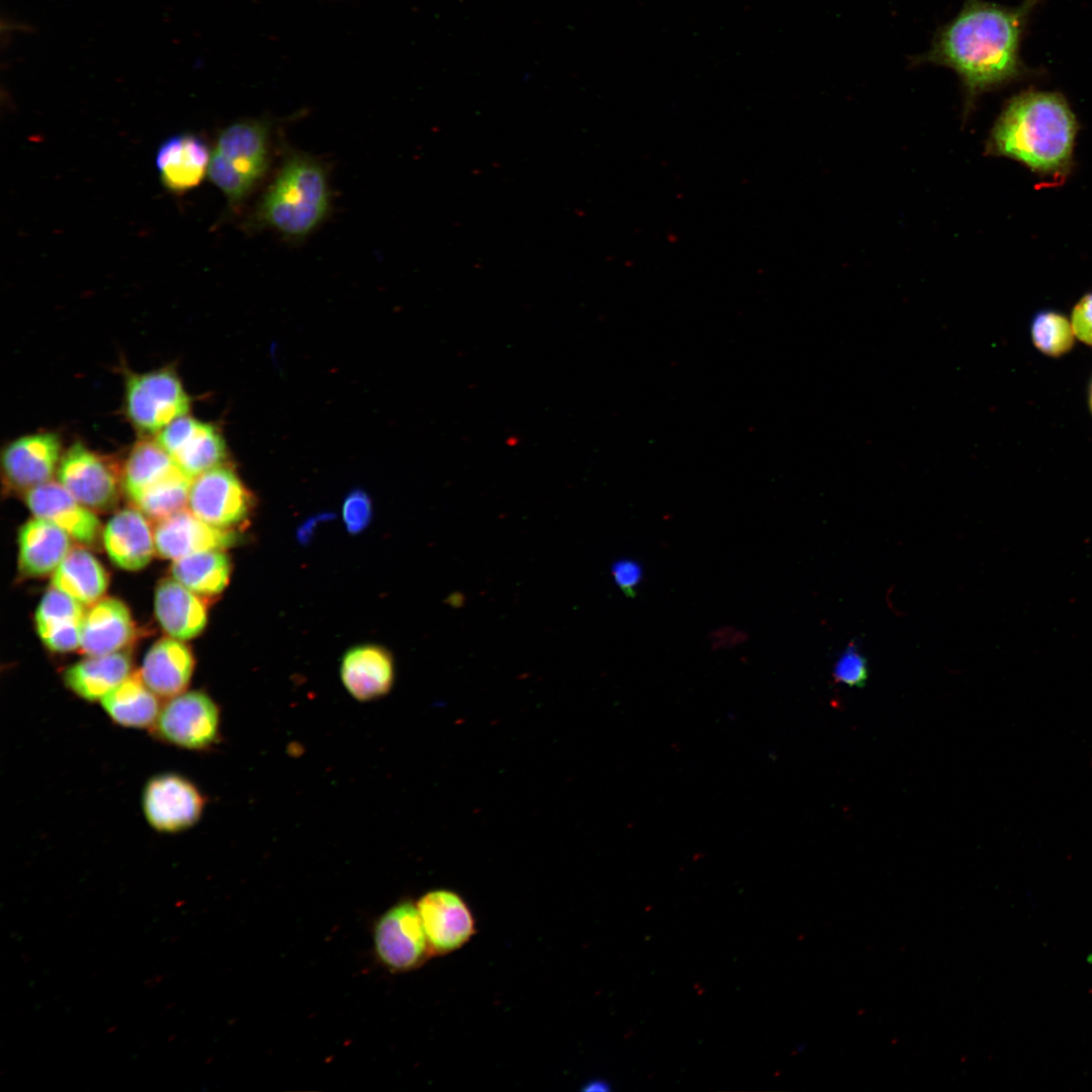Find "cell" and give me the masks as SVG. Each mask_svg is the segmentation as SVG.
I'll return each instance as SVG.
<instances>
[{
    "mask_svg": "<svg viewBox=\"0 0 1092 1092\" xmlns=\"http://www.w3.org/2000/svg\"><path fill=\"white\" fill-rule=\"evenodd\" d=\"M1024 0L1010 8L984 0H964L960 12L940 26L917 64L951 69L966 93V114L976 98L1021 75L1020 38L1032 7Z\"/></svg>",
    "mask_w": 1092,
    "mask_h": 1092,
    "instance_id": "obj_1",
    "label": "cell"
},
{
    "mask_svg": "<svg viewBox=\"0 0 1092 1092\" xmlns=\"http://www.w3.org/2000/svg\"><path fill=\"white\" fill-rule=\"evenodd\" d=\"M1077 132V119L1061 94L1025 91L1004 106L986 148L1060 183L1072 170Z\"/></svg>",
    "mask_w": 1092,
    "mask_h": 1092,
    "instance_id": "obj_2",
    "label": "cell"
},
{
    "mask_svg": "<svg viewBox=\"0 0 1092 1092\" xmlns=\"http://www.w3.org/2000/svg\"><path fill=\"white\" fill-rule=\"evenodd\" d=\"M328 171L315 157L288 150L251 215L253 229H267L291 242L312 234L328 216Z\"/></svg>",
    "mask_w": 1092,
    "mask_h": 1092,
    "instance_id": "obj_3",
    "label": "cell"
},
{
    "mask_svg": "<svg viewBox=\"0 0 1092 1092\" xmlns=\"http://www.w3.org/2000/svg\"><path fill=\"white\" fill-rule=\"evenodd\" d=\"M271 123L260 118L238 120L219 131L207 176L232 208H240L264 180L271 164Z\"/></svg>",
    "mask_w": 1092,
    "mask_h": 1092,
    "instance_id": "obj_4",
    "label": "cell"
},
{
    "mask_svg": "<svg viewBox=\"0 0 1092 1092\" xmlns=\"http://www.w3.org/2000/svg\"><path fill=\"white\" fill-rule=\"evenodd\" d=\"M125 413L141 433H159L175 419L188 414L190 398L175 371L161 368L130 373L125 382Z\"/></svg>",
    "mask_w": 1092,
    "mask_h": 1092,
    "instance_id": "obj_5",
    "label": "cell"
},
{
    "mask_svg": "<svg viewBox=\"0 0 1092 1092\" xmlns=\"http://www.w3.org/2000/svg\"><path fill=\"white\" fill-rule=\"evenodd\" d=\"M221 712L202 691H185L168 699L152 727L166 743L190 750H206L218 743Z\"/></svg>",
    "mask_w": 1092,
    "mask_h": 1092,
    "instance_id": "obj_6",
    "label": "cell"
},
{
    "mask_svg": "<svg viewBox=\"0 0 1092 1092\" xmlns=\"http://www.w3.org/2000/svg\"><path fill=\"white\" fill-rule=\"evenodd\" d=\"M206 799L189 779L163 772L149 779L142 793V809L148 824L161 833H178L201 818Z\"/></svg>",
    "mask_w": 1092,
    "mask_h": 1092,
    "instance_id": "obj_7",
    "label": "cell"
},
{
    "mask_svg": "<svg viewBox=\"0 0 1092 1092\" xmlns=\"http://www.w3.org/2000/svg\"><path fill=\"white\" fill-rule=\"evenodd\" d=\"M254 499L237 473L225 464L195 476L190 485L188 509L205 523L231 530L251 514Z\"/></svg>",
    "mask_w": 1092,
    "mask_h": 1092,
    "instance_id": "obj_8",
    "label": "cell"
},
{
    "mask_svg": "<svg viewBox=\"0 0 1092 1092\" xmlns=\"http://www.w3.org/2000/svg\"><path fill=\"white\" fill-rule=\"evenodd\" d=\"M58 481L83 506L92 511L111 509L118 500L121 473L114 463L81 442L62 456Z\"/></svg>",
    "mask_w": 1092,
    "mask_h": 1092,
    "instance_id": "obj_9",
    "label": "cell"
},
{
    "mask_svg": "<svg viewBox=\"0 0 1092 1092\" xmlns=\"http://www.w3.org/2000/svg\"><path fill=\"white\" fill-rule=\"evenodd\" d=\"M374 944L380 961L393 971H408L430 954L427 935L417 907L402 901L389 908L374 928Z\"/></svg>",
    "mask_w": 1092,
    "mask_h": 1092,
    "instance_id": "obj_10",
    "label": "cell"
},
{
    "mask_svg": "<svg viewBox=\"0 0 1092 1092\" xmlns=\"http://www.w3.org/2000/svg\"><path fill=\"white\" fill-rule=\"evenodd\" d=\"M156 440L191 478L224 464L226 458V445L219 431L187 415L168 424Z\"/></svg>",
    "mask_w": 1092,
    "mask_h": 1092,
    "instance_id": "obj_11",
    "label": "cell"
},
{
    "mask_svg": "<svg viewBox=\"0 0 1092 1092\" xmlns=\"http://www.w3.org/2000/svg\"><path fill=\"white\" fill-rule=\"evenodd\" d=\"M430 954H447L475 933V920L464 899L454 891L427 892L417 902Z\"/></svg>",
    "mask_w": 1092,
    "mask_h": 1092,
    "instance_id": "obj_12",
    "label": "cell"
},
{
    "mask_svg": "<svg viewBox=\"0 0 1092 1092\" xmlns=\"http://www.w3.org/2000/svg\"><path fill=\"white\" fill-rule=\"evenodd\" d=\"M62 443L56 433L25 435L2 451L1 467L7 485L18 491L51 481L61 461Z\"/></svg>",
    "mask_w": 1092,
    "mask_h": 1092,
    "instance_id": "obj_13",
    "label": "cell"
},
{
    "mask_svg": "<svg viewBox=\"0 0 1092 1092\" xmlns=\"http://www.w3.org/2000/svg\"><path fill=\"white\" fill-rule=\"evenodd\" d=\"M24 493L25 504L34 517L54 523L84 545H94L98 540L101 525L96 515L59 481H48Z\"/></svg>",
    "mask_w": 1092,
    "mask_h": 1092,
    "instance_id": "obj_14",
    "label": "cell"
},
{
    "mask_svg": "<svg viewBox=\"0 0 1092 1092\" xmlns=\"http://www.w3.org/2000/svg\"><path fill=\"white\" fill-rule=\"evenodd\" d=\"M155 546L164 558L176 560L207 550H221L236 541L233 530L213 527L184 509L157 522Z\"/></svg>",
    "mask_w": 1092,
    "mask_h": 1092,
    "instance_id": "obj_15",
    "label": "cell"
},
{
    "mask_svg": "<svg viewBox=\"0 0 1092 1092\" xmlns=\"http://www.w3.org/2000/svg\"><path fill=\"white\" fill-rule=\"evenodd\" d=\"M210 158L211 150L202 138L182 132L160 145L155 162L162 185L172 193L182 194L208 175Z\"/></svg>",
    "mask_w": 1092,
    "mask_h": 1092,
    "instance_id": "obj_16",
    "label": "cell"
},
{
    "mask_svg": "<svg viewBox=\"0 0 1092 1092\" xmlns=\"http://www.w3.org/2000/svg\"><path fill=\"white\" fill-rule=\"evenodd\" d=\"M340 674L350 696L360 702L374 701L387 695L393 686V659L380 646H356L343 656Z\"/></svg>",
    "mask_w": 1092,
    "mask_h": 1092,
    "instance_id": "obj_17",
    "label": "cell"
},
{
    "mask_svg": "<svg viewBox=\"0 0 1092 1092\" xmlns=\"http://www.w3.org/2000/svg\"><path fill=\"white\" fill-rule=\"evenodd\" d=\"M103 543L110 560L125 570L144 568L156 550L154 532L145 514L132 508L117 512L108 521Z\"/></svg>",
    "mask_w": 1092,
    "mask_h": 1092,
    "instance_id": "obj_18",
    "label": "cell"
},
{
    "mask_svg": "<svg viewBox=\"0 0 1092 1092\" xmlns=\"http://www.w3.org/2000/svg\"><path fill=\"white\" fill-rule=\"evenodd\" d=\"M133 635L127 607L114 598L101 599L85 613L79 648L87 656L110 654L120 651Z\"/></svg>",
    "mask_w": 1092,
    "mask_h": 1092,
    "instance_id": "obj_19",
    "label": "cell"
},
{
    "mask_svg": "<svg viewBox=\"0 0 1092 1092\" xmlns=\"http://www.w3.org/2000/svg\"><path fill=\"white\" fill-rule=\"evenodd\" d=\"M194 665L190 649L169 637L157 641L148 650L140 674L157 696L170 699L187 690Z\"/></svg>",
    "mask_w": 1092,
    "mask_h": 1092,
    "instance_id": "obj_20",
    "label": "cell"
},
{
    "mask_svg": "<svg viewBox=\"0 0 1092 1092\" xmlns=\"http://www.w3.org/2000/svg\"><path fill=\"white\" fill-rule=\"evenodd\" d=\"M81 603L52 587L42 597L34 615L37 634L52 651L79 648L85 609Z\"/></svg>",
    "mask_w": 1092,
    "mask_h": 1092,
    "instance_id": "obj_21",
    "label": "cell"
},
{
    "mask_svg": "<svg viewBox=\"0 0 1092 1092\" xmlns=\"http://www.w3.org/2000/svg\"><path fill=\"white\" fill-rule=\"evenodd\" d=\"M70 536L54 523L34 518L18 532V564L24 575L54 573L71 550Z\"/></svg>",
    "mask_w": 1092,
    "mask_h": 1092,
    "instance_id": "obj_22",
    "label": "cell"
},
{
    "mask_svg": "<svg viewBox=\"0 0 1092 1092\" xmlns=\"http://www.w3.org/2000/svg\"><path fill=\"white\" fill-rule=\"evenodd\" d=\"M155 614L163 630L172 638L196 637L207 622V610L199 595L176 579H163L155 592Z\"/></svg>",
    "mask_w": 1092,
    "mask_h": 1092,
    "instance_id": "obj_23",
    "label": "cell"
},
{
    "mask_svg": "<svg viewBox=\"0 0 1092 1092\" xmlns=\"http://www.w3.org/2000/svg\"><path fill=\"white\" fill-rule=\"evenodd\" d=\"M130 657L123 652L89 655L64 672L65 686L79 698L95 702L123 681L131 672Z\"/></svg>",
    "mask_w": 1092,
    "mask_h": 1092,
    "instance_id": "obj_24",
    "label": "cell"
},
{
    "mask_svg": "<svg viewBox=\"0 0 1092 1092\" xmlns=\"http://www.w3.org/2000/svg\"><path fill=\"white\" fill-rule=\"evenodd\" d=\"M159 698L140 672H131L108 692L100 704L107 716L122 727L152 728L162 708Z\"/></svg>",
    "mask_w": 1092,
    "mask_h": 1092,
    "instance_id": "obj_25",
    "label": "cell"
},
{
    "mask_svg": "<svg viewBox=\"0 0 1092 1092\" xmlns=\"http://www.w3.org/2000/svg\"><path fill=\"white\" fill-rule=\"evenodd\" d=\"M107 585V573L101 563L80 547L69 551L52 576L53 587L82 605H93L101 600Z\"/></svg>",
    "mask_w": 1092,
    "mask_h": 1092,
    "instance_id": "obj_26",
    "label": "cell"
},
{
    "mask_svg": "<svg viewBox=\"0 0 1092 1092\" xmlns=\"http://www.w3.org/2000/svg\"><path fill=\"white\" fill-rule=\"evenodd\" d=\"M169 453L156 441L142 439L130 449L121 469V485L130 500L176 469Z\"/></svg>",
    "mask_w": 1092,
    "mask_h": 1092,
    "instance_id": "obj_27",
    "label": "cell"
},
{
    "mask_svg": "<svg viewBox=\"0 0 1092 1092\" xmlns=\"http://www.w3.org/2000/svg\"><path fill=\"white\" fill-rule=\"evenodd\" d=\"M174 579L199 596H213L224 589L231 576V562L221 550H207L173 561Z\"/></svg>",
    "mask_w": 1092,
    "mask_h": 1092,
    "instance_id": "obj_28",
    "label": "cell"
},
{
    "mask_svg": "<svg viewBox=\"0 0 1092 1092\" xmlns=\"http://www.w3.org/2000/svg\"><path fill=\"white\" fill-rule=\"evenodd\" d=\"M192 479L178 468L148 486L131 502L147 517L161 521L188 507Z\"/></svg>",
    "mask_w": 1092,
    "mask_h": 1092,
    "instance_id": "obj_29",
    "label": "cell"
},
{
    "mask_svg": "<svg viewBox=\"0 0 1092 1092\" xmlns=\"http://www.w3.org/2000/svg\"><path fill=\"white\" fill-rule=\"evenodd\" d=\"M1030 337L1039 352L1054 358L1069 353L1076 338L1071 321L1064 313L1050 309L1041 310L1033 316Z\"/></svg>",
    "mask_w": 1092,
    "mask_h": 1092,
    "instance_id": "obj_30",
    "label": "cell"
},
{
    "mask_svg": "<svg viewBox=\"0 0 1092 1092\" xmlns=\"http://www.w3.org/2000/svg\"><path fill=\"white\" fill-rule=\"evenodd\" d=\"M869 676L868 662L857 644L852 641L839 654L833 665V678L847 687L861 688Z\"/></svg>",
    "mask_w": 1092,
    "mask_h": 1092,
    "instance_id": "obj_31",
    "label": "cell"
},
{
    "mask_svg": "<svg viewBox=\"0 0 1092 1092\" xmlns=\"http://www.w3.org/2000/svg\"><path fill=\"white\" fill-rule=\"evenodd\" d=\"M343 521L349 533L358 534L370 523L372 518V505L369 496L361 490L350 492L344 500Z\"/></svg>",
    "mask_w": 1092,
    "mask_h": 1092,
    "instance_id": "obj_32",
    "label": "cell"
},
{
    "mask_svg": "<svg viewBox=\"0 0 1092 1092\" xmlns=\"http://www.w3.org/2000/svg\"><path fill=\"white\" fill-rule=\"evenodd\" d=\"M1070 321L1075 337L1092 347V291L1084 294L1076 302Z\"/></svg>",
    "mask_w": 1092,
    "mask_h": 1092,
    "instance_id": "obj_33",
    "label": "cell"
},
{
    "mask_svg": "<svg viewBox=\"0 0 1092 1092\" xmlns=\"http://www.w3.org/2000/svg\"><path fill=\"white\" fill-rule=\"evenodd\" d=\"M612 575L620 589L627 597L633 598L642 580L643 570L637 561L623 558L615 561L612 565Z\"/></svg>",
    "mask_w": 1092,
    "mask_h": 1092,
    "instance_id": "obj_34",
    "label": "cell"
},
{
    "mask_svg": "<svg viewBox=\"0 0 1092 1092\" xmlns=\"http://www.w3.org/2000/svg\"><path fill=\"white\" fill-rule=\"evenodd\" d=\"M1088 402H1089V407H1090V411H1091V414H1092V380H1091L1090 387H1089Z\"/></svg>",
    "mask_w": 1092,
    "mask_h": 1092,
    "instance_id": "obj_35",
    "label": "cell"
}]
</instances>
